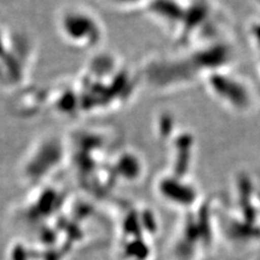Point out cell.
<instances>
[{
    "instance_id": "cell-1",
    "label": "cell",
    "mask_w": 260,
    "mask_h": 260,
    "mask_svg": "<svg viewBox=\"0 0 260 260\" xmlns=\"http://www.w3.org/2000/svg\"><path fill=\"white\" fill-rule=\"evenodd\" d=\"M59 28L62 36L77 47L93 46L101 37L99 22L83 8L65 11L59 19Z\"/></svg>"
},
{
    "instance_id": "cell-2",
    "label": "cell",
    "mask_w": 260,
    "mask_h": 260,
    "mask_svg": "<svg viewBox=\"0 0 260 260\" xmlns=\"http://www.w3.org/2000/svg\"><path fill=\"white\" fill-rule=\"evenodd\" d=\"M210 86L219 96L234 107L243 109L248 104V95L245 89L229 77L213 75L210 78Z\"/></svg>"
},
{
    "instance_id": "cell-3",
    "label": "cell",
    "mask_w": 260,
    "mask_h": 260,
    "mask_svg": "<svg viewBox=\"0 0 260 260\" xmlns=\"http://www.w3.org/2000/svg\"><path fill=\"white\" fill-rule=\"evenodd\" d=\"M159 190L167 201L176 204H189L194 198L192 189L183 184H179L176 180H164L159 186Z\"/></svg>"
},
{
    "instance_id": "cell-4",
    "label": "cell",
    "mask_w": 260,
    "mask_h": 260,
    "mask_svg": "<svg viewBox=\"0 0 260 260\" xmlns=\"http://www.w3.org/2000/svg\"><path fill=\"white\" fill-rule=\"evenodd\" d=\"M113 2V0H112ZM117 5H129V4H136L140 0H114Z\"/></svg>"
}]
</instances>
